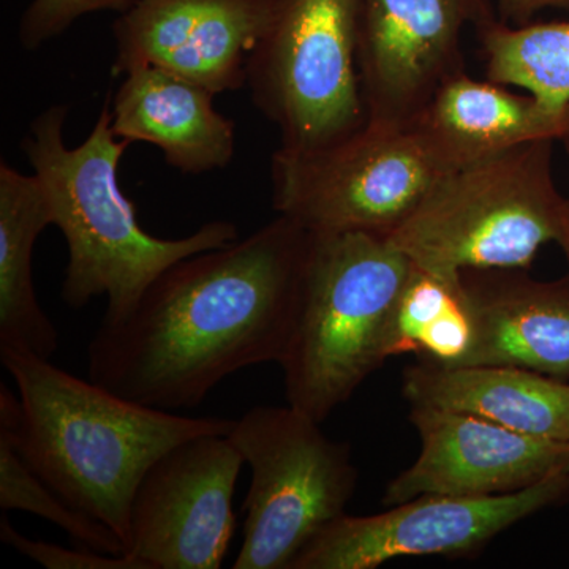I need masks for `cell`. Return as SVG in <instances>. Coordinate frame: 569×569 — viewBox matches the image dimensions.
I'll return each instance as SVG.
<instances>
[{
  "label": "cell",
  "instance_id": "6da1fadb",
  "mask_svg": "<svg viewBox=\"0 0 569 569\" xmlns=\"http://www.w3.org/2000/svg\"><path fill=\"white\" fill-rule=\"evenodd\" d=\"M312 233L279 216L157 277L126 320L100 325L89 380L116 395L179 411L224 378L282 361L298 317Z\"/></svg>",
  "mask_w": 569,
  "mask_h": 569
},
{
  "label": "cell",
  "instance_id": "7a4b0ae2",
  "mask_svg": "<svg viewBox=\"0 0 569 569\" xmlns=\"http://www.w3.org/2000/svg\"><path fill=\"white\" fill-rule=\"evenodd\" d=\"M0 359L18 388L17 396L0 385V437L126 549L134 493L149 468L182 441L234 427L233 419L142 406L26 351L0 350Z\"/></svg>",
  "mask_w": 569,
  "mask_h": 569
},
{
  "label": "cell",
  "instance_id": "3957f363",
  "mask_svg": "<svg viewBox=\"0 0 569 569\" xmlns=\"http://www.w3.org/2000/svg\"><path fill=\"white\" fill-rule=\"evenodd\" d=\"M67 116V104H52L40 112L21 149L47 194L52 224L61 230L69 250L63 302L80 310L104 296L102 323L114 325L133 312L164 269L238 241L239 231L227 220H212L179 239L157 238L142 230L137 206L119 183V163L130 142L112 132L111 96L91 133L77 148H67L63 141Z\"/></svg>",
  "mask_w": 569,
  "mask_h": 569
},
{
  "label": "cell",
  "instance_id": "277c9868",
  "mask_svg": "<svg viewBox=\"0 0 569 569\" xmlns=\"http://www.w3.org/2000/svg\"><path fill=\"white\" fill-rule=\"evenodd\" d=\"M411 266L387 236L312 233L293 335L279 362L288 406L323 425L383 367Z\"/></svg>",
  "mask_w": 569,
  "mask_h": 569
},
{
  "label": "cell",
  "instance_id": "5b68a950",
  "mask_svg": "<svg viewBox=\"0 0 569 569\" xmlns=\"http://www.w3.org/2000/svg\"><path fill=\"white\" fill-rule=\"evenodd\" d=\"M553 146L527 142L452 168L389 241L438 274L530 268L542 246L563 242L567 228Z\"/></svg>",
  "mask_w": 569,
  "mask_h": 569
},
{
  "label": "cell",
  "instance_id": "8992f818",
  "mask_svg": "<svg viewBox=\"0 0 569 569\" xmlns=\"http://www.w3.org/2000/svg\"><path fill=\"white\" fill-rule=\"evenodd\" d=\"M459 164L422 119L410 126L367 122L318 151L277 149L272 208L310 233L358 231L388 238Z\"/></svg>",
  "mask_w": 569,
  "mask_h": 569
},
{
  "label": "cell",
  "instance_id": "52a82bcc",
  "mask_svg": "<svg viewBox=\"0 0 569 569\" xmlns=\"http://www.w3.org/2000/svg\"><path fill=\"white\" fill-rule=\"evenodd\" d=\"M359 21L361 0H277L246 86L279 129L280 151H318L366 126Z\"/></svg>",
  "mask_w": 569,
  "mask_h": 569
},
{
  "label": "cell",
  "instance_id": "ba28073f",
  "mask_svg": "<svg viewBox=\"0 0 569 569\" xmlns=\"http://www.w3.org/2000/svg\"><path fill=\"white\" fill-rule=\"evenodd\" d=\"M298 408L260 406L228 438L252 470L234 569H291L318 531L346 515L358 485L350 445Z\"/></svg>",
  "mask_w": 569,
  "mask_h": 569
},
{
  "label": "cell",
  "instance_id": "9c48e42d",
  "mask_svg": "<svg viewBox=\"0 0 569 569\" xmlns=\"http://www.w3.org/2000/svg\"><path fill=\"white\" fill-rule=\"evenodd\" d=\"M567 500L569 471H560L519 492L421 496L378 515L346 512L307 542L291 569H376L403 557L467 556Z\"/></svg>",
  "mask_w": 569,
  "mask_h": 569
},
{
  "label": "cell",
  "instance_id": "30bf717a",
  "mask_svg": "<svg viewBox=\"0 0 569 569\" xmlns=\"http://www.w3.org/2000/svg\"><path fill=\"white\" fill-rule=\"evenodd\" d=\"M498 18L490 0H361L359 74L367 122L410 126L466 73L463 33Z\"/></svg>",
  "mask_w": 569,
  "mask_h": 569
},
{
  "label": "cell",
  "instance_id": "8fae6325",
  "mask_svg": "<svg viewBox=\"0 0 569 569\" xmlns=\"http://www.w3.org/2000/svg\"><path fill=\"white\" fill-rule=\"evenodd\" d=\"M244 463L228 436L190 438L164 452L134 493L127 553L146 569L222 567Z\"/></svg>",
  "mask_w": 569,
  "mask_h": 569
},
{
  "label": "cell",
  "instance_id": "7c38bea8",
  "mask_svg": "<svg viewBox=\"0 0 569 569\" xmlns=\"http://www.w3.org/2000/svg\"><path fill=\"white\" fill-rule=\"evenodd\" d=\"M421 451L388 482L383 503L421 496L489 497L519 492L550 475L569 471V441L548 440L488 419L410 406Z\"/></svg>",
  "mask_w": 569,
  "mask_h": 569
},
{
  "label": "cell",
  "instance_id": "4fadbf2b",
  "mask_svg": "<svg viewBox=\"0 0 569 569\" xmlns=\"http://www.w3.org/2000/svg\"><path fill=\"white\" fill-rule=\"evenodd\" d=\"M277 0H141L112 22V77L152 66L217 93L247 82L250 52Z\"/></svg>",
  "mask_w": 569,
  "mask_h": 569
},
{
  "label": "cell",
  "instance_id": "5bb4252c",
  "mask_svg": "<svg viewBox=\"0 0 569 569\" xmlns=\"http://www.w3.org/2000/svg\"><path fill=\"white\" fill-rule=\"evenodd\" d=\"M526 269L462 272L477 340L467 366H511L569 380V274L537 280Z\"/></svg>",
  "mask_w": 569,
  "mask_h": 569
},
{
  "label": "cell",
  "instance_id": "9a60e30c",
  "mask_svg": "<svg viewBox=\"0 0 569 569\" xmlns=\"http://www.w3.org/2000/svg\"><path fill=\"white\" fill-rule=\"evenodd\" d=\"M111 97V127L119 140L148 142L183 174L223 170L236 153V122L213 108L203 86L141 66L122 74Z\"/></svg>",
  "mask_w": 569,
  "mask_h": 569
},
{
  "label": "cell",
  "instance_id": "2e32d148",
  "mask_svg": "<svg viewBox=\"0 0 569 569\" xmlns=\"http://www.w3.org/2000/svg\"><path fill=\"white\" fill-rule=\"evenodd\" d=\"M402 396L410 406L460 411L527 436L569 441V383L520 367L417 362L403 370Z\"/></svg>",
  "mask_w": 569,
  "mask_h": 569
},
{
  "label": "cell",
  "instance_id": "e0dca14e",
  "mask_svg": "<svg viewBox=\"0 0 569 569\" xmlns=\"http://www.w3.org/2000/svg\"><path fill=\"white\" fill-rule=\"evenodd\" d=\"M421 119L460 164L527 142H559L569 152V102L511 92L467 71L437 93Z\"/></svg>",
  "mask_w": 569,
  "mask_h": 569
},
{
  "label": "cell",
  "instance_id": "ac0fdd59",
  "mask_svg": "<svg viewBox=\"0 0 569 569\" xmlns=\"http://www.w3.org/2000/svg\"><path fill=\"white\" fill-rule=\"evenodd\" d=\"M52 224L47 194L36 174L0 163V350L51 359L59 335L41 309L33 284V249Z\"/></svg>",
  "mask_w": 569,
  "mask_h": 569
},
{
  "label": "cell",
  "instance_id": "d6986e66",
  "mask_svg": "<svg viewBox=\"0 0 569 569\" xmlns=\"http://www.w3.org/2000/svg\"><path fill=\"white\" fill-rule=\"evenodd\" d=\"M475 340L477 323L462 272L438 274L411 266L389 321L388 359L415 355L426 365L463 367Z\"/></svg>",
  "mask_w": 569,
  "mask_h": 569
},
{
  "label": "cell",
  "instance_id": "ffe728a7",
  "mask_svg": "<svg viewBox=\"0 0 569 569\" xmlns=\"http://www.w3.org/2000/svg\"><path fill=\"white\" fill-rule=\"evenodd\" d=\"M478 37L486 80L546 102H569V21L511 26L497 18Z\"/></svg>",
  "mask_w": 569,
  "mask_h": 569
},
{
  "label": "cell",
  "instance_id": "44dd1931",
  "mask_svg": "<svg viewBox=\"0 0 569 569\" xmlns=\"http://www.w3.org/2000/svg\"><path fill=\"white\" fill-rule=\"evenodd\" d=\"M0 508L3 512L24 511L50 520L82 548L97 552L127 553L118 535L100 520L74 508L29 468L13 447L0 437Z\"/></svg>",
  "mask_w": 569,
  "mask_h": 569
},
{
  "label": "cell",
  "instance_id": "7402d4cb",
  "mask_svg": "<svg viewBox=\"0 0 569 569\" xmlns=\"http://www.w3.org/2000/svg\"><path fill=\"white\" fill-rule=\"evenodd\" d=\"M141 0H32L18 26V40L24 50L36 51L69 31L82 17L97 11L123 14Z\"/></svg>",
  "mask_w": 569,
  "mask_h": 569
},
{
  "label": "cell",
  "instance_id": "603a6c76",
  "mask_svg": "<svg viewBox=\"0 0 569 569\" xmlns=\"http://www.w3.org/2000/svg\"><path fill=\"white\" fill-rule=\"evenodd\" d=\"M0 539L17 552L48 569H146L140 560L129 553L114 556L88 548L67 549L52 542L24 537L11 526L6 512L0 518Z\"/></svg>",
  "mask_w": 569,
  "mask_h": 569
},
{
  "label": "cell",
  "instance_id": "cb8c5ba5",
  "mask_svg": "<svg viewBox=\"0 0 569 569\" xmlns=\"http://www.w3.org/2000/svg\"><path fill=\"white\" fill-rule=\"evenodd\" d=\"M496 6L500 21L522 26L529 24L541 11L569 10V0H496Z\"/></svg>",
  "mask_w": 569,
  "mask_h": 569
},
{
  "label": "cell",
  "instance_id": "d4e9b609",
  "mask_svg": "<svg viewBox=\"0 0 569 569\" xmlns=\"http://www.w3.org/2000/svg\"><path fill=\"white\" fill-rule=\"evenodd\" d=\"M560 247L561 250H563L565 257H567L569 264V198L567 200V228H565V238Z\"/></svg>",
  "mask_w": 569,
  "mask_h": 569
}]
</instances>
